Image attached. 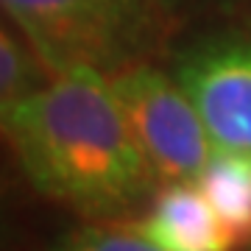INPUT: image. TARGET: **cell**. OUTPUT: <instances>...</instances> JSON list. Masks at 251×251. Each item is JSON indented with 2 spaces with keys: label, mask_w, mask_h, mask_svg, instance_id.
I'll return each instance as SVG.
<instances>
[{
  "label": "cell",
  "mask_w": 251,
  "mask_h": 251,
  "mask_svg": "<svg viewBox=\"0 0 251 251\" xmlns=\"http://www.w3.org/2000/svg\"><path fill=\"white\" fill-rule=\"evenodd\" d=\"M162 9H184V6H193V3H198V0H156Z\"/></svg>",
  "instance_id": "cell-9"
},
{
  "label": "cell",
  "mask_w": 251,
  "mask_h": 251,
  "mask_svg": "<svg viewBox=\"0 0 251 251\" xmlns=\"http://www.w3.org/2000/svg\"><path fill=\"white\" fill-rule=\"evenodd\" d=\"M50 251H165L140 226L123 224H87L81 229L62 234Z\"/></svg>",
  "instance_id": "cell-8"
},
{
  "label": "cell",
  "mask_w": 251,
  "mask_h": 251,
  "mask_svg": "<svg viewBox=\"0 0 251 251\" xmlns=\"http://www.w3.org/2000/svg\"><path fill=\"white\" fill-rule=\"evenodd\" d=\"M109 78L156 181H196L215 143L176 75L131 64Z\"/></svg>",
  "instance_id": "cell-3"
},
{
  "label": "cell",
  "mask_w": 251,
  "mask_h": 251,
  "mask_svg": "<svg viewBox=\"0 0 251 251\" xmlns=\"http://www.w3.org/2000/svg\"><path fill=\"white\" fill-rule=\"evenodd\" d=\"M31 187L92 218H112L153 187L109 73L70 67L3 115Z\"/></svg>",
  "instance_id": "cell-1"
},
{
  "label": "cell",
  "mask_w": 251,
  "mask_h": 251,
  "mask_svg": "<svg viewBox=\"0 0 251 251\" xmlns=\"http://www.w3.org/2000/svg\"><path fill=\"white\" fill-rule=\"evenodd\" d=\"M140 232L165 251H234L237 243L198 181H168L151 201Z\"/></svg>",
  "instance_id": "cell-5"
},
{
  "label": "cell",
  "mask_w": 251,
  "mask_h": 251,
  "mask_svg": "<svg viewBox=\"0 0 251 251\" xmlns=\"http://www.w3.org/2000/svg\"><path fill=\"white\" fill-rule=\"evenodd\" d=\"M209 204L226 224L237 246L251 243V153L215 148L198 176Z\"/></svg>",
  "instance_id": "cell-6"
},
{
  "label": "cell",
  "mask_w": 251,
  "mask_h": 251,
  "mask_svg": "<svg viewBox=\"0 0 251 251\" xmlns=\"http://www.w3.org/2000/svg\"><path fill=\"white\" fill-rule=\"evenodd\" d=\"M42 56L28 42V36L14 23L0 31V112L6 115L20 100L34 95L48 84Z\"/></svg>",
  "instance_id": "cell-7"
},
{
  "label": "cell",
  "mask_w": 251,
  "mask_h": 251,
  "mask_svg": "<svg viewBox=\"0 0 251 251\" xmlns=\"http://www.w3.org/2000/svg\"><path fill=\"white\" fill-rule=\"evenodd\" d=\"M215 148L251 153V39L212 36L187 48L173 70Z\"/></svg>",
  "instance_id": "cell-4"
},
{
  "label": "cell",
  "mask_w": 251,
  "mask_h": 251,
  "mask_svg": "<svg viewBox=\"0 0 251 251\" xmlns=\"http://www.w3.org/2000/svg\"><path fill=\"white\" fill-rule=\"evenodd\" d=\"M3 9L53 75L70 67L112 75L143 48L148 28L145 0H3Z\"/></svg>",
  "instance_id": "cell-2"
}]
</instances>
